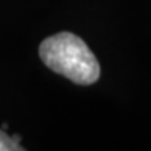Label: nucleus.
<instances>
[{
  "instance_id": "f257e3e1",
  "label": "nucleus",
  "mask_w": 151,
  "mask_h": 151,
  "mask_svg": "<svg viewBox=\"0 0 151 151\" xmlns=\"http://www.w3.org/2000/svg\"><path fill=\"white\" fill-rule=\"evenodd\" d=\"M39 56L50 70L77 85H91L100 77V65L96 56L73 32L65 31L46 37L40 43Z\"/></svg>"
},
{
  "instance_id": "f03ea898",
  "label": "nucleus",
  "mask_w": 151,
  "mask_h": 151,
  "mask_svg": "<svg viewBox=\"0 0 151 151\" xmlns=\"http://www.w3.org/2000/svg\"><path fill=\"white\" fill-rule=\"evenodd\" d=\"M12 150H23L19 145V137H9L5 131L0 129V151H12Z\"/></svg>"
}]
</instances>
